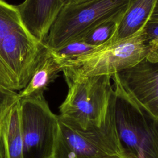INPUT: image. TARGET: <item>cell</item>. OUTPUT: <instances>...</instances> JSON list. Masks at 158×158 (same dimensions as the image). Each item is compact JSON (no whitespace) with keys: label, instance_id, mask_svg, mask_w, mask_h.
Returning <instances> with one entry per match:
<instances>
[{"label":"cell","instance_id":"cell-1","mask_svg":"<svg viewBox=\"0 0 158 158\" xmlns=\"http://www.w3.org/2000/svg\"><path fill=\"white\" fill-rule=\"evenodd\" d=\"M47 49L27 30L16 5L0 0V85L25 88Z\"/></svg>","mask_w":158,"mask_h":158},{"label":"cell","instance_id":"cell-2","mask_svg":"<svg viewBox=\"0 0 158 158\" xmlns=\"http://www.w3.org/2000/svg\"><path fill=\"white\" fill-rule=\"evenodd\" d=\"M109 105L122 158H158V118L115 85Z\"/></svg>","mask_w":158,"mask_h":158},{"label":"cell","instance_id":"cell-3","mask_svg":"<svg viewBox=\"0 0 158 158\" xmlns=\"http://www.w3.org/2000/svg\"><path fill=\"white\" fill-rule=\"evenodd\" d=\"M68 86L58 117L84 130L99 127L104 122L113 90L111 76H82L63 70Z\"/></svg>","mask_w":158,"mask_h":158},{"label":"cell","instance_id":"cell-4","mask_svg":"<svg viewBox=\"0 0 158 158\" xmlns=\"http://www.w3.org/2000/svg\"><path fill=\"white\" fill-rule=\"evenodd\" d=\"M129 0H93L81 4H64L45 40L49 49L81 40L99 24L120 20Z\"/></svg>","mask_w":158,"mask_h":158},{"label":"cell","instance_id":"cell-5","mask_svg":"<svg viewBox=\"0 0 158 158\" xmlns=\"http://www.w3.org/2000/svg\"><path fill=\"white\" fill-rule=\"evenodd\" d=\"M143 28L135 35L112 41L62 64V70L82 76L112 75L131 67L151 52Z\"/></svg>","mask_w":158,"mask_h":158},{"label":"cell","instance_id":"cell-6","mask_svg":"<svg viewBox=\"0 0 158 158\" xmlns=\"http://www.w3.org/2000/svg\"><path fill=\"white\" fill-rule=\"evenodd\" d=\"M58 120L52 158H122L109 102L99 127L84 130Z\"/></svg>","mask_w":158,"mask_h":158},{"label":"cell","instance_id":"cell-7","mask_svg":"<svg viewBox=\"0 0 158 158\" xmlns=\"http://www.w3.org/2000/svg\"><path fill=\"white\" fill-rule=\"evenodd\" d=\"M23 158H52L57 135L58 115L43 94L20 98Z\"/></svg>","mask_w":158,"mask_h":158},{"label":"cell","instance_id":"cell-8","mask_svg":"<svg viewBox=\"0 0 158 158\" xmlns=\"http://www.w3.org/2000/svg\"><path fill=\"white\" fill-rule=\"evenodd\" d=\"M111 78L131 100L158 118V55L152 51L139 63L113 74Z\"/></svg>","mask_w":158,"mask_h":158},{"label":"cell","instance_id":"cell-9","mask_svg":"<svg viewBox=\"0 0 158 158\" xmlns=\"http://www.w3.org/2000/svg\"><path fill=\"white\" fill-rule=\"evenodd\" d=\"M63 6L62 0H25L16 5L29 32L38 41L44 43L50 28Z\"/></svg>","mask_w":158,"mask_h":158},{"label":"cell","instance_id":"cell-10","mask_svg":"<svg viewBox=\"0 0 158 158\" xmlns=\"http://www.w3.org/2000/svg\"><path fill=\"white\" fill-rule=\"evenodd\" d=\"M19 101L0 123V141L4 158H23Z\"/></svg>","mask_w":158,"mask_h":158},{"label":"cell","instance_id":"cell-11","mask_svg":"<svg viewBox=\"0 0 158 158\" xmlns=\"http://www.w3.org/2000/svg\"><path fill=\"white\" fill-rule=\"evenodd\" d=\"M156 0H129L113 41L131 36L140 31L149 20Z\"/></svg>","mask_w":158,"mask_h":158},{"label":"cell","instance_id":"cell-12","mask_svg":"<svg viewBox=\"0 0 158 158\" xmlns=\"http://www.w3.org/2000/svg\"><path fill=\"white\" fill-rule=\"evenodd\" d=\"M62 67L52 52L48 48L40 60L27 86L19 93L20 99L43 95L49 84L54 81Z\"/></svg>","mask_w":158,"mask_h":158},{"label":"cell","instance_id":"cell-13","mask_svg":"<svg viewBox=\"0 0 158 158\" xmlns=\"http://www.w3.org/2000/svg\"><path fill=\"white\" fill-rule=\"evenodd\" d=\"M120 20H111L104 22L91 30L81 40L86 43L99 47L114 40Z\"/></svg>","mask_w":158,"mask_h":158},{"label":"cell","instance_id":"cell-14","mask_svg":"<svg viewBox=\"0 0 158 158\" xmlns=\"http://www.w3.org/2000/svg\"><path fill=\"white\" fill-rule=\"evenodd\" d=\"M100 47L94 46L81 40H78L70 42L59 48L50 50L62 67L64 63L92 52Z\"/></svg>","mask_w":158,"mask_h":158},{"label":"cell","instance_id":"cell-15","mask_svg":"<svg viewBox=\"0 0 158 158\" xmlns=\"http://www.w3.org/2000/svg\"><path fill=\"white\" fill-rule=\"evenodd\" d=\"M19 100V93L0 85V123Z\"/></svg>","mask_w":158,"mask_h":158},{"label":"cell","instance_id":"cell-16","mask_svg":"<svg viewBox=\"0 0 158 158\" xmlns=\"http://www.w3.org/2000/svg\"><path fill=\"white\" fill-rule=\"evenodd\" d=\"M153 52L158 55V20H149L143 28Z\"/></svg>","mask_w":158,"mask_h":158},{"label":"cell","instance_id":"cell-17","mask_svg":"<svg viewBox=\"0 0 158 158\" xmlns=\"http://www.w3.org/2000/svg\"><path fill=\"white\" fill-rule=\"evenodd\" d=\"M149 20H158V0L156 1L153 10L152 11Z\"/></svg>","mask_w":158,"mask_h":158},{"label":"cell","instance_id":"cell-18","mask_svg":"<svg viewBox=\"0 0 158 158\" xmlns=\"http://www.w3.org/2000/svg\"><path fill=\"white\" fill-rule=\"evenodd\" d=\"M93 0H66L64 4H81Z\"/></svg>","mask_w":158,"mask_h":158},{"label":"cell","instance_id":"cell-19","mask_svg":"<svg viewBox=\"0 0 158 158\" xmlns=\"http://www.w3.org/2000/svg\"><path fill=\"white\" fill-rule=\"evenodd\" d=\"M0 158H4L3 157V154H2V146L0 141Z\"/></svg>","mask_w":158,"mask_h":158},{"label":"cell","instance_id":"cell-20","mask_svg":"<svg viewBox=\"0 0 158 158\" xmlns=\"http://www.w3.org/2000/svg\"><path fill=\"white\" fill-rule=\"evenodd\" d=\"M63 1V2H64H64L66 1V0H62Z\"/></svg>","mask_w":158,"mask_h":158}]
</instances>
